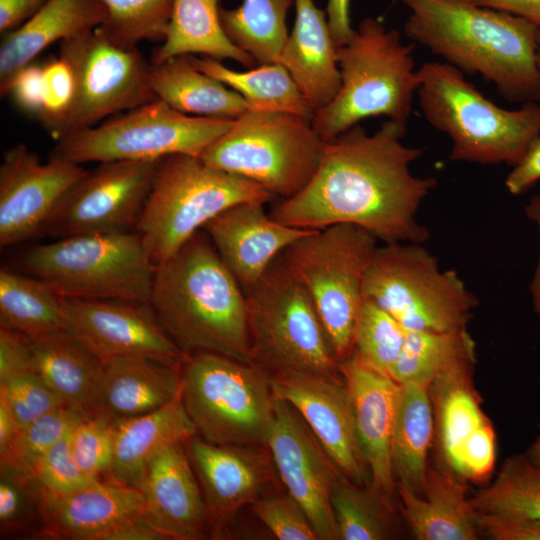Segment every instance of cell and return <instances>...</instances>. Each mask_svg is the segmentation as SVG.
<instances>
[{"label":"cell","instance_id":"6da1fadb","mask_svg":"<svg viewBox=\"0 0 540 540\" xmlns=\"http://www.w3.org/2000/svg\"><path fill=\"white\" fill-rule=\"evenodd\" d=\"M406 131L387 119L372 134L357 124L325 141L309 183L275 204L270 217L303 229L350 223L385 244L423 243L428 230L416 214L437 180L412 173L424 148L405 145Z\"/></svg>","mask_w":540,"mask_h":540},{"label":"cell","instance_id":"7a4b0ae2","mask_svg":"<svg viewBox=\"0 0 540 540\" xmlns=\"http://www.w3.org/2000/svg\"><path fill=\"white\" fill-rule=\"evenodd\" d=\"M406 35L464 74H479L511 102H540L539 28L467 0H399Z\"/></svg>","mask_w":540,"mask_h":540},{"label":"cell","instance_id":"3957f363","mask_svg":"<svg viewBox=\"0 0 540 540\" xmlns=\"http://www.w3.org/2000/svg\"><path fill=\"white\" fill-rule=\"evenodd\" d=\"M149 303L185 355L253 363L245 293L203 229L155 266Z\"/></svg>","mask_w":540,"mask_h":540},{"label":"cell","instance_id":"277c9868","mask_svg":"<svg viewBox=\"0 0 540 540\" xmlns=\"http://www.w3.org/2000/svg\"><path fill=\"white\" fill-rule=\"evenodd\" d=\"M418 76L420 110L430 125L450 138L452 161L515 166L540 135V102L504 109L446 62H426Z\"/></svg>","mask_w":540,"mask_h":540},{"label":"cell","instance_id":"5b68a950","mask_svg":"<svg viewBox=\"0 0 540 540\" xmlns=\"http://www.w3.org/2000/svg\"><path fill=\"white\" fill-rule=\"evenodd\" d=\"M413 44L395 29L364 18L349 41L337 47L341 87L334 99L316 110L315 131L329 141L370 117L385 116L407 126L419 87Z\"/></svg>","mask_w":540,"mask_h":540},{"label":"cell","instance_id":"8992f818","mask_svg":"<svg viewBox=\"0 0 540 540\" xmlns=\"http://www.w3.org/2000/svg\"><path fill=\"white\" fill-rule=\"evenodd\" d=\"M274 199L247 178L209 166L196 156L173 154L163 158L157 168L135 231L156 266L227 208Z\"/></svg>","mask_w":540,"mask_h":540},{"label":"cell","instance_id":"52a82bcc","mask_svg":"<svg viewBox=\"0 0 540 540\" xmlns=\"http://www.w3.org/2000/svg\"><path fill=\"white\" fill-rule=\"evenodd\" d=\"M19 265L64 298L148 303L155 269L136 231L55 239L27 250Z\"/></svg>","mask_w":540,"mask_h":540},{"label":"cell","instance_id":"ba28073f","mask_svg":"<svg viewBox=\"0 0 540 540\" xmlns=\"http://www.w3.org/2000/svg\"><path fill=\"white\" fill-rule=\"evenodd\" d=\"M180 376L182 400L197 435L214 444L266 446L274 420L266 369L197 352L181 363Z\"/></svg>","mask_w":540,"mask_h":540},{"label":"cell","instance_id":"9c48e42d","mask_svg":"<svg viewBox=\"0 0 540 540\" xmlns=\"http://www.w3.org/2000/svg\"><path fill=\"white\" fill-rule=\"evenodd\" d=\"M377 242L366 229L339 223L313 230L281 253L310 296L339 362L352 354L364 280Z\"/></svg>","mask_w":540,"mask_h":540},{"label":"cell","instance_id":"30bf717a","mask_svg":"<svg viewBox=\"0 0 540 540\" xmlns=\"http://www.w3.org/2000/svg\"><path fill=\"white\" fill-rule=\"evenodd\" d=\"M244 293L253 363L269 373L340 374L317 310L281 254Z\"/></svg>","mask_w":540,"mask_h":540},{"label":"cell","instance_id":"8fae6325","mask_svg":"<svg viewBox=\"0 0 540 540\" xmlns=\"http://www.w3.org/2000/svg\"><path fill=\"white\" fill-rule=\"evenodd\" d=\"M324 143L311 119L247 110L199 158L209 166L259 184L282 200L309 183Z\"/></svg>","mask_w":540,"mask_h":540},{"label":"cell","instance_id":"7c38bea8","mask_svg":"<svg viewBox=\"0 0 540 540\" xmlns=\"http://www.w3.org/2000/svg\"><path fill=\"white\" fill-rule=\"evenodd\" d=\"M364 299L392 315L407 331L467 328L477 298L454 270H441L421 243L379 246L364 280Z\"/></svg>","mask_w":540,"mask_h":540},{"label":"cell","instance_id":"4fadbf2b","mask_svg":"<svg viewBox=\"0 0 540 540\" xmlns=\"http://www.w3.org/2000/svg\"><path fill=\"white\" fill-rule=\"evenodd\" d=\"M233 121L184 114L156 98L63 137L56 141L49 159L82 165L153 160L173 154L200 157Z\"/></svg>","mask_w":540,"mask_h":540},{"label":"cell","instance_id":"5bb4252c","mask_svg":"<svg viewBox=\"0 0 540 540\" xmlns=\"http://www.w3.org/2000/svg\"><path fill=\"white\" fill-rule=\"evenodd\" d=\"M59 55L69 63L75 79L73 102L59 140L156 99L151 62L137 47L114 42L101 26L60 43Z\"/></svg>","mask_w":540,"mask_h":540},{"label":"cell","instance_id":"9a60e30c","mask_svg":"<svg viewBox=\"0 0 540 540\" xmlns=\"http://www.w3.org/2000/svg\"><path fill=\"white\" fill-rule=\"evenodd\" d=\"M163 158L101 162L67 191L42 227L52 240L136 230Z\"/></svg>","mask_w":540,"mask_h":540},{"label":"cell","instance_id":"2e32d148","mask_svg":"<svg viewBox=\"0 0 540 540\" xmlns=\"http://www.w3.org/2000/svg\"><path fill=\"white\" fill-rule=\"evenodd\" d=\"M66 331L103 362L146 357L181 365L185 355L148 302L63 298Z\"/></svg>","mask_w":540,"mask_h":540},{"label":"cell","instance_id":"e0dca14e","mask_svg":"<svg viewBox=\"0 0 540 540\" xmlns=\"http://www.w3.org/2000/svg\"><path fill=\"white\" fill-rule=\"evenodd\" d=\"M270 385L275 396L300 414L344 477L357 484L371 481L351 396L340 374L276 372L270 373Z\"/></svg>","mask_w":540,"mask_h":540},{"label":"cell","instance_id":"ac0fdd59","mask_svg":"<svg viewBox=\"0 0 540 540\" xmlns=\"http://www.w3.org/2000/svg\"><path fill=\"white\" fill-rule=\"evenodd\" d=\"M266 447L279 480L304 509L318 540H336L331 494L341 473L295 408L275 395Z\"/></svg>","mask_w":540,"mask_h":540},{"label":"cell","instance_id":"d6986e66","mask_svg":"<svg viewBox=\"0 0 540 540\" xmlns=\"http://www.w3.org/2000/svg\"><path fill=\"white\" fill-rule=\"evenodd\" d=\"M204 498L211 536H222L237 512L255 503L279 480L266 446L214 444L201 437L184 443Z\"/></svg>","mask_w":540,"mask_h":540},{"label":"cell","instance_id":"ffe728a7","mask_svg":"<svg viewBox=\"0 0 540 540\" xmlns=\"http://www.w3.org/2000/svg\"><path fill=\"white\" fill-rule=\"evenodd\" d=\"M85 172L69 162L42 163L24 144L7 149L0 164L1 247L39 237L57 204Z\"/></svg>","mask_w":540,"mask_h":540},{"label":"cell","instance_id":"44dd1931","mask_svg":"<svg viewBox=\"0 0 540 540\" xmlns=\"http://www.w3.org/2000/svg\"><path fill=\"white\" fill-rule=\"evenodd\" d=\"M144 507L141 490L113 478L92 482L63 495L41 490L40 538L109 540L120 526L143 515Z\"/></svg>","mask_w":540,"mask_h":540},{"label":"cell","instance_id":"7402d4cb","mask_svg":"<svg viewBox=\"0 0 540 540\" xmlns=\"http://www.w3.org/2000/svg\"><path fill=\"white\" fill-rule=\"evenodd\" d=\"M263 206L254 202L235 204L202 228L244 292L285 249L315 230L279 223Z\"/></svg>","mask_w":540,"mask_h":540},{"label":"cell","instance_id":"603a6c76","mask_svg":"<svg viewBox=\"0 0 540 540\" xmlns=\"http://www.w3.org/2000/svg\"><path fill=\"white\" fill-rule=\"evenodd\" d=\"M351 396L357 436L371 483L393 498L397 485L392 468V436L400 384L354 354L339 362Z\"/></svg>","mask_w":540,"mask_h":540},{"label":"cell","instance_id":"cb8c5ba5","mask_svg":"<svg viewBox=\"0 0 540 540\" xmlns=\"http://www.w3.org/2000/svg\"><path fill=\"white\" fill-rule=\"evenodd\" d=\"M137 488L144 495L145 517L166 539L200 540L210 534L204 498L184 443L156 454Z\"/></svg>","mask_w":540,"mask_h":540},{"label":"cell","instance_id":"d4e9b609","mask_svg":"<svg viewBox=\"0 0 540 540\" xmlns=\"http://www.w3.org/2000/svg\"><path fill=\"white\" fill-rule=\"evenodd\" d=\"M102 0H48L30 19L3 35L0 95L8 96L15 76L54 43L74 39L105 24Z\"/></svg>","mask_w":540,"mask_h":540},{"label":"cell","instance_id":"484cf974","mask_svg":"<svg viewBox=\"0 0 540 540\" xmlns=\"http://www.w3.org/2000/svg\"><path fill=\"white\" fill-rule=\"evenodd\" d=\"M296 18L283 46L282 64L314 112L337 95L341 76L337 46L333 40L326 12L314 0H295Z\"/></svg>","mask_w":540,"mask_h":540},{"label":"cell","instance_id":"4316f807","mask_svg":"<svg viewBox=\"0 0 540 540\" xmlns=\"http://www.w3.org/2000/svg\"><path fill=\"white\" fill-rule=\"evenodd\" d=\"M466 493V480L439 465L429 466L422 495L397 486L402 515L417 540L478 539L479 513Z\"/></svg>","mask_w":540,"mask_h":540},{"label":"cell","instance_id":"83f0119b","mask_svg":"<svg viewBox=\"0 0 540 540\" xmlns=\"http://www.w3.org/2000/svg\"><path fill=\"white\" fill-rule=\"evenodd\" d=\"M180 389V365L146 357L115 358L104 362L93 416L112 423L139 416L166 405Z\"/></svg>","mask_w":540,"mask_h":540},{"label":"cell","instance_id":"f1b7e54d","mask_svg":"<svg viewBox=\"0 0 540 540\" xmlns=\"http://www.w3.org/2000/svg\"><path fill=\"white\" fill-rule=\"evenodd\" d=\"M114 456L111 478L137 488L149 461L161 450L197 436L181 396L166 405L113 422Z\"/></svg>","mask_w":540,"mask_h":540},{"label":"cell","instance_id":"f546056e","mask_svg":"<svg viewBox=\"0 0 540 540\" xmlns=\"http://www.w3.org/2000/svg\"><path fill=\"white\" fill-rule=\"evenodd\" d=\"M474 364L475 359L461 361L438 375L430 384L438 465L456 475L465 447L484 427L491 424L473 385Z\"/></svg>","mask_w":540,"mask_h":540},{"label":"cell","instance_id":"4dcf8cb0","mask_svg":"<svg viewBox=\"0 0 540 540\" xmlns=\"http://www.w3.org/2000/svg\"><path fill=\"white\" fill-rule=\"evenodd\" d=\"M32 369L64 406L92 417L104 362L66 330L29 338Z\"/></svg>","mask_w":540,"mask_h":540},{"label":"cell","instance_id":"1f68e13d","mask_svg":"<svg viewBox=\"0 0 540 540\" xmlns=\"http://www.w3.org/2000/svg\"><path fill=\"white\" fill-rule=\"evenodd\" d=\"M435 421L430 385L400 384L392 436V468L397 486L422 495L428 472V454L434 441Z\"/></svg>","mask_w":540,"mask_h":540},{"label":"cell","instance_id":"d6a6232c","mask_svg":"<svg viewBox=\"0 0 540 540\" xmlns=\"http://www.w3.org/2000/svg\"><path fill=\"white\" fill-rule=\"evenodd\" d=\"M220 3L221 0H173L164 40L153 52L151 62L201 54L254 67L257 61L227 36L221 23Z\"/></svg>","mask_w":540,"mask_h":540},{"label":"cell","instance_id":"836d02e7","mask_svg":"<svg viewBox=\"0 0 540 540\" xmlns=\"http://www.w3.org/2000/svg\"><path fill=\"white\" fill-rule=\"evenodd\" d=\"M150 75L156 98L181 113L236 119L248 110L240 94L195 68L188 55L151 62Z\"/></svg>","mask_w":540,"mask_h":540},{"label":"cell","instance_id":"e575fe53","mask_svg":"<svg viewBox=\"0 0 540 540\" xmlns=\"http://www.w3.org/2000/svg\"><path fill=\"white\" fill-rule=\"evenodd\" d=\"M188 58L195 68L240 94L248 110L284 112L313 118V108L280 63L260 64L257 68L237 71L207 56L199 58L188 55Z\"/></svg>","mask_w":540,"mask_h":540},{"label":"cell","instance_id":"d590c367","mask_svg":"<svg viewBox=\"0 0 540 540\" xmlns=\"http://www.w3.org/2000/svg\"><path fill=\"white\" fill-rule=\"evenodd\" d=\"M63 298L39 278L1 268L0 327L28 338L66 330Z\"/></svg>","mask_w":540,"mask_h":540},{"label":"cell","instance_id":"8d00e7d4","mask_svg":"<svg viewBox=\"0 0 540 540\" xmlns=\"http://www.w3.org/2000/svg\"><path fill=\"white\" fill-rule=\"evenodd\" d=\"M331 508L336 540H386L397 536L392 498L371 482L337 478Z\"/></svg>","mask_w":540,"mask_h":540},{"label":"cell","instance_id":"74e56055","mask_svg":"<svg viewBox=\"0 0 540 540\" xmlns=\"http://www.w3.org/2000/svg\"><path fill=\"white\" fill-rule=\"evenodd\" d=\"M294 3L295 0H242L237 8H221V23L230 40L257 63H279L288 38L287 14Z\"/></svg>","mask_w":540,"mask_h":540},{"label":"cell","instance_id":"f35d334b","mask_svg":"<svg viewBox=\"0 0 540 540\" xmlns=\"http://www.w3.org/2000/svg\"><path fill=\"white\" fill-rule=\"evenodd\" d=\"M475 359V342L467 328L448 331H407L389 375L399 384H431L455 364Z\"/></svg>","mask_w":540,"mask_h":540},{"label":"cell","instance_id":"ab89813d","mask_svg":"<svg viewBox=\"0 0 540 540\" xmlns=\"http://www.w3.org/2000/svg\"><path fill=\"white\" fill-rule=\"evenodd\" d=\"M479 514L540 519V465L526 454L508 457L495 480L470 499Z\"/></svg>","mask_w":540,"mask_h":540},{"label":"cell","instance_id":"60d3db41","mask_svg":"<svg viewBox=\"0 0 540 540\" xmlns=\"http://www.w3.org/2000/svg\"><path fill=\"white\" fill-rule=\"evenodd\" d=\"M88 417L66 406L40 417L19 431L8 450L0 456L1 474L22 482L35 480V469L42 456Z\"/></svg>","mask_w":540,"mask_h":540},{"label":"cell","instance_id":"b9f144b4","mask_svg":"<svg viewBox=\"0 0 540 540\" xmlns=\"http://www.w3.org/2000/svg\"><path fill=\"white\" fill-rule=\"evenodd\" d=\"M107 20L101 28L117 44L137 47L142 41H163L173 0H102Z\"/></svg>","mask_w":540,"mask_h":540},{"label":"cell","instance_id":"7bdbcfd3","mask_svg":"<svg viewBox=\"0 0 540 540\" xmlns=\"http://www.w3.org/2000/svg\"><path fill=\"white\" fill-rule=\"evenodd\" d=\"M407 330L388 312L364 299L354 328L352 354L389 375Z\"/></svg>","mask_w":540,"mask_h":540},{"label":"cell","instance_id":"ee69618b","mask_svg":"<svg viewBox=\"0 0 540 540\" xmlns=\"http://www.w3.org/2000/svg\"><path fill=\"white\" fill-rule=\"evenodd\" d=\"M0 396L6 400L19 431L64 406L58 395L33 369L0 374Z\"/></svg>","mask_w":540,"mask_h":540},{"label":"cell","instance_id":"f6af8a7d","mask_svg":"<svg viewBox=\"0 0 540 540\" xmlns=\"http://www.w3.org/2000/svg\"><path fill=\"white\" fill-rule=\"evenodd\" d=\"M72 455L84 475L93 480L111 478L114 456L113 423L103 417H88L70 432Z\"/></svg>","mask_w":540,"mask_h":540},{"label":"cell","instance_id":"bcb514c9","mask_svg":"<svg viewBox=\"0 0 540 540\" xmlns=\"http://www.w3.org/2000/svg\"><path fill=\"white\" fill-rule=\"evenodd\" d=\"M40 486L33 480L18 481L1 474V536L32 535L40 538L42 521L39 511Z\"/></svg>","mask_w":540,"mask_h":540},{"label":"cell","instance_id":"7dc6e473","mask_svg":"<svg viewBox=\"0 0 540 540\" xmlns=\"http://www.w3.org/2000/svg\"><path fill=\"white\" fill-rule=\"evenodd\" d=\"M42 76L43 102L37 119L58 141L74 98V74L69 63L59 55L42 64Z\"/></svg>","mask_w":540,"mask_h":540},{"label":"cell","instance_id":"c3c4849f","mask_svg":"<svg viewBox=\"0 0 540 540\" xmlns=\"http://www.w3.org/2000/svg\"><path fill=\"white\" fill-rule=\"evenodd\" d=\"M256 518L280 540H318L301 505L286 491L271 492L252 504Z\"/></svg>","mask_w":540,"mask_h":540},{"label":"cell","instance_id":"681fc988","mask_svg":"<svg viewBox=\"0 0 540 540\" xmlns=\"http://www.w3.org/2000/svg\"><path fill=\"white\" fill-rule=\"evenodd\" d=\"M70 432L58 440L36 466L35 480L43 491L63 495L98 481L84 475L78 467L71 452Z\"/></svg>","mask_w":540,"mask_h":540},{"label":"cell","instance_id":"f907efd6","mask_svg":"<svg viewBox=\"0 0 540 540\" xmlns=\"http://www.w3.org/2000/svg\"><path fill=\"white\" fill-rule=\"evenodd\" d=\"M8 96L22 112L37 118L43 102L42 65L32 62L19 71Z\"/></svg>","mask_w":540,"mask_h":540},{"label":"cell","instance_id":"816d5d0a","mask_svg":"<svg viewBox=\"0 0 540 540\" xmlns=\"http://www.w3.org/2000/svg\"><path fill=\"white\" fill-rule=\"evenodd\" d=\"M479 531L492 540H540V519L479 514Z\"/></svg>","mask_w":540,"mask_h":540},{"label":"cell","instance_id":"f5cc1de1","mask_svg":"<svg viewBox=\"0 0 540 540\" xmlns=\"http://www.w3.org/2000/svg\"><path fill=\"white\" fill-rule=\"evenodd\" d=\"M540 180V135L528 145L520 161L505 179L506 189L513 195L530 190Z\"/></svg>","mask_w":540,"mask_h":540},{"label":"cell","instance_id":"db71d44e","mask_svg":"<svg viewBox=\"0 0 540 540\" xmlns=\"http://www.w3.org/2000/svg\"><path fill=\"white\" fill-rule=\"evenodd\" d=\"M48 0H0V33L5 35L24 24Z\"/></svg>","mask_w":540,"mask_h":540},{"label":"cell","instance_id":"11a10c76","mask_svg":"<svg viewBox=\"0 0 540 540\" xmlns=\"http://www.w3.org/2000/svg\"><path fill=\"white\" fill-rule=\"evenodd\" d=\"M352 0H327L326 15L333 40L337 47L346 44L354 30L350 19Z\"/></svg>","mask_w":540,"mask_h":540},{"label":"cell","instance_id":"9f6ffc18","mask_svg":"<svg viewBox=\"0 0 540 540\" xmlns=\"http://www.w3.org/2000/svg\"><path fill=\"white\" fill-rule=\"evenodd\" d=\"M527 20L540 29V0H467Z\"/></svg>","mask_w":540,"mask_h":540},{"label":"cell","instance_id":"6f0895ef","mask_svg":"<svg viewBox=\"0 0 540 540\" xmlns=\"http://www.w3.org/2000/svg\"><path fill=\"white\" fill-rule=\"evenodd\" d=\"M524 210L526 217L538 226L540 233V194L531 197ZM530 292L534 311L540 316V253L535 274L530 284Z\"/></svg>","mask_w":540,"mask_h":540},{"label":"cell","instance_id":"680465c9","mask_svg":"<svg viewBox=\"0 0 540 540\" xmlns=\"http://www.w3.org/2000/svg\"><path fill=\"white\" fill-rule=\"evenodd\" d=\"M18 433L14 416L4 397L0 396V456L8 450Z\"/></svg>","mask_w":540,"mask_h":540},{"label":"cell","instance_id":"91938a15","mask_svg":"<svg viewBox=\"0 0 540 540\" xmlns=\"http://www.w3.org/2000/svg\"><path fill=\"white\" fill-rule=\"evenodd\" d=\"M525 454L533 463L540 465V434L529 446Z\"/></svg>","mask_w":540,"mask_h":540},{"label":"cell","instance_id":"94428289","mask_svg":"<svg viewBox=\"0 0 540 540\" xmlns=\"http://www.w3.org/2000/svg\"><path fill=\"white\" fill-rule=\"evenodd\" d=\"M537 66L540 73V29H539L538 44H537Z\"/></svg>","mask_w":540,"mask_h":540}]
</instances>
